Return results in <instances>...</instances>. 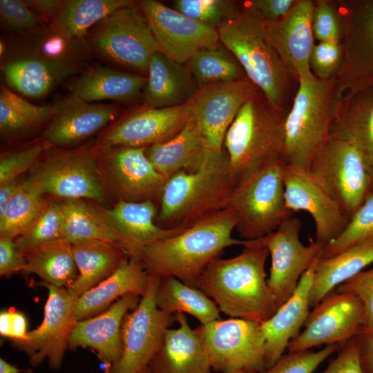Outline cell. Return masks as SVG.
<instances>
[{"label": "cell", "mask_w": 373, "mask_h": 373, "mask_svg": "<svg viewBox=\"0 0 373 373\" xmlns=\"http://www.w3.org/2000/svg\"><path fill=\"white\" fill-rule=\"evenodd\" d=\"M237 220L230 208L209 214L180 233L146 246L141 262L149 275L174 277L197 287L207 267L227 247L251 240L233 238Z\"/></svg>", "instance_id": "6da1fadb"}, {"label": "cell", "mask_w": 373, "mask_h": 373, "mask_svg": "<svg viewBox=\"0 0 373 373\" xmlns=\"http://www.w3.org/2000/svg\"><path fill=\"white\" fill-rule=\"evenodd\" d=\"M268 255L264 238L251 240L236 256L213 260L200 276L197 288L220 312L262 323L278 309L266 279Z\"/></svg>", "instance_id": "7a4b0ae2"}, {"label": "cell", "mask_w": 373, "mask_h": 373, "mask_svg": "<svg viewBox=\"0 0 373 373\" xmlns=\"http://www.w3.org/2000/svg\"><path fill=\"white\" fill-rule=\"evenodd\" d=\"M233 187L225 150L211 149L200 168L181 171L167 179L159 200L160 226L187 227L227 208Z\"/></svg>", "instance_id": "3957f363"}, {"label": "cell", "mask_w": 373, "mask_h": 373, "mask_svg": "<svg viewBox=\"0 0 373 373\" xmlns=\"http://www.w3.org/2000/svg\"><path fill=\"white\" fill-rule=\"evenodd\" d=\"M260 91L249 99L228 128L223 143L234 186L257 171L281 161L287 115Z\"/></svg>", "instance_id": "277c9868"}, {"label": "cell", "mask_w": 373, "mask_h": 373, "mask_svg": "<svg viewBox=\"0 0 373 373\" xmlns=\"http://www.w3.org/2000/svg\"><path fill=\"white\" fill-rule=\"evenodd\" d=\"M220 41L275 108L282 109L291 75L269 41L264 23L245 7L218 28Z\"/></svg>", "instance_id": "5b68a950"}, {"label": "cell", "mask_w": 373, "mask_h": 373, "mask_svg": "<svg viewBox=\"0 0 373 373\" xmlns=\"http://www.w3.org/2000/svg\"><path fill=\"white\" fill-rule=\"evenodd\" d=\"M291 110L286 116L281 162L309 168L329 137L338 99L336 77L321 80L300 77Z\"/></svg>", "instance_id": "8992f818"}, {"label": "cell", "mask_w": 373, "mask_h": 373, "mask_svg": "<svg viewBox=\"0 0 373 373\" xmlns=\"http://www.w3.org/2000/svg\"><path fill=\"white\" fill-rule=\"evenodd\" d=\"M283 168L278 161L232 189L227 207L234 212L236 229L244 240L262 238L292 216L285 203Z\"/></svg>", "instance_id": "52a82bcc"}, {"label": "cell", "mask_w": 373, "mask_h": 373, "mask_svg": "<svg viewBox=\"0 0 373 373\" xmlns=\"http://www.w3.org/2000/svg\"><path fill=\"white\" fill-rule=\"evenodd\" d=\"M22 185L64 200L86 198L104 202L97 153L91 149L46 151Z\"/></svg>", "instance_id": "ba28073f"}, {"label": "cell", "mask_w": 373, "mask_h": 373, "mask_svg": "<svg viewBox=\"0 0 373 373\" xmlns=\"http://www.w3.org/2000/svg\"><path fill=\"white\" fill-rule=\"evenodd\" d=\"M194 330L214 372L259 373L266 369L265 338L261 323L231 318L200 325Z\"/></svg>", "instance_id": "9c48e42d"}, {"label": "cell", "mask_w": 373, "mask_h": 373, "mask_svg": "<svg viewBox=\"0 0 373 373\" xmlns=\"http://www.w3.org/2000/svg\"><path fill=\"white\" fill-rule=\"evenodd\" d=\"M160 278L149 275L137 305L125 316L121 328L122 355L105 373H137L148 367L160 348L175 320V316L162 312L156 305Z\"/></svg>", "instance_id": "30bf717a"}, {"label": "cell", "mask_w": 373, "mask_h": 373, "mask_svg": "<svg viewBox=\"0 0 373 373\" xmlns=\"http://www.w3.org/2000/svg\"><path fill=\"white\" fill-rule=\"evenodd\" d=\"M309 169L333 193L349 220L373 192L363 155L345 139L329 135Z\"/></svg>", "instance_id": "8fae6325"}, {"label": "cell", "mask_w": 373, "mask_h": 373, "mask_svg": "<svg viewBox=\"0 0 373 373\" xmlns=\"http://www.w3.org/2000/svg\"><path fill=\"white\" fill-rule=\"evenodd\" d=\"M93 46L109 60L147 74L157 44L144 15L134 3L115 11L95 25Z\"/></svg>", "instance_id": "7c38bea8"}, {"label": "cell", "mask_w": 373, "mask_h": 373, "mask_svg": "<svg viewBox=\"0 0 373 373\" xmlns=\"http://www.w3.org/2000/svg\"><path fill=\"white\" fill-rule=\"evenodd\" d=\"M343 59L336 77L341 101L373 85V0L341 3Z\"/></svg>", "instance_id": "4fadbf2b"}, {"label": "cell", "mask_w": 373, "mask_h": 373, "mask_svg": "<svg viewBox=\"0 0 373 373\" xmlns=\"http://www.w3.org/2000/svg\"><path fill=\"white\" fill-rule=\"evenodd\" d=\"M146 149L100 146L97 150L102 180H106L118 200H160L167 179L151 163Z\"/></svg>", "instance_id": "5bb4252c"}, {"label": "cell", "mask_w": 373, "mask_h": 373, "mask_svg": "<svg viewBox=\"0 0 373 373\" xmlns=\"http://www.w3.org/2000/svg\"><path fill=\"white\" fill-rule=\"evenodd\" d=\"M283 177L287 207L293 213L304 211L312 216L315 240L325 245L336 238L350 220L324 182L309 168L284 164Z\"/></svg>", "instance_id": "9a60e30c"}, {"label": "cell", "mask_w": 373, "mask_h": 373, "mask_svg": "<svg viewBox=\"0 0 373 373\" xmlns=\"http://www.w3.org/2000/svg\"><path fill=\"white\" fill-rule=\"evenodd\" d=\"M302 227L301 220L291 216L263 237L271 258L267 284L278 308L291 296L313 261L321 257L325 247L316 240L304 245L300 239Z\"/></svg>", "instance_id": "2e32d148"}, {"label": "cell", "mask_w": 373, "mask_h": 373, "mask_svg": "<svg viewBox=\"0 0 373 373\" xmlns=\"http://www.w3.org/2000/svg\"><path fill=\"white\" fill-rule=\"evenodd\" d=\"M139 5L158 51L170 59L185 64L198 51L219 46L216 28L186 17L160 1L144 0Z\"/></svg>", "instance_id": "e0dca14e"}, {"label": "cell", "mask_w": 373, "mask_h": 373, "mask_svg": "<svg viewBox=\"0 0 373 373\" xmlns=\"http://www.w3.org/2000/svg\"><path fill=\"white\" fill-rule=\"evenodd\" d=\"M363 322L364 309L361 301L350 293L334 290L309 313L304 330L291 341L287 351L345 344L359 333Z\"/></svg>", "instance_id": "ac0fdd59"}, {"label": "cell", "mask_w": 373, "mask_h": 373, "mask_svg": "<svg viewBox=\"0 0 373 373\" xmlns=\"http://www.w3.org/2000/svg\"><path fill=\"white\" fill-rule=\"evenodd\" d=\"M39 285L48 289L42 323L28 332L25 340L13 341L14 347L27 354L32 366H38L47 361L52 369H59L77 322L74 316L75 299L66 287L43 282Z\"/></svg>", "instance_id": "d6986e66"}, {"label": "cell", "mask_w": 373, "mask_h": 373, "mask_svg": "<svg viewBox=\"0 0 373 373\" xmlns=\"http://www.w3.org/2000/svg\"><path fill=\"white\" fill-rule=\"evenodd\" d=\"M260 90L247 77L198 88L188 102L207 144L222 151L226 133L244 104Z\"/></svg>", "instance_id": "ffe728a7"}, {"label": "cell", "mask_w": 373, "mask_h": 373, "mask_svg": "<svg viewBox=\"0 0 373 373\" xmlns=\"http://www.w3.org/2000/svg\"><path fill=\"white\" fill-rule=\"evenodd\" d=\"M189 104L168 108L146 106L127 115L103 137L100 146L149 147L175 137L191 117Z\"/></svg>", "instance_id": "44dd1931"}, {"label": "cell", "mask_w": 373, "mask_h": 373, "mask_svg": "<svg viewBox=\"0 0 373 373\" xmlns=\"http://www.w3.org/2000/svg\"><path fill=\"white\" fill-rule=\"evenodd\" d=\"M96 210L119 239L130 258L140 259L144 248L155 241L175 235L185 227L166 229L157 224L156 205L153 200H118L111 209L94 204Z\"/></svg>", "instance_id": "7402d4cb"}, {"label": "cell", "mask_w": 373, "mask_h": 373, "mask_svg": "<svg viewBox=\"0 0 373 373\" xmlns=\"http://www.w3.org/2000/svg\"><path fill=\"white\" fill-rule=\"evenodd\" d=\"M314 1L297 0L281 19L264 23L267 36L291 74L297 78L313 75L309 58L315 44L312 28Z\"/></svg>", "instance_id": "603a6c76"}, {"label": "cell", "mask_w": 373, "mask_h": 373, "mask_svg": "<svg viewBox=\"0 0 373 373\" xmlns=\"http://www.w3.org/2000/svg\"><path fill=\"white\" fill-rule=\"evenodd\" d=\"M141 296L127 294L103 312L77 321L68 342V349L90 348L107 367L118 361L122 352L121 328L129 311L138 304Z\"/></svg>", "instance_id": "cb8c5ba5"}, {"label": "cell", "mask_w": 373, "mask_h": 373, "mask_svg": "<svg viewBox=\"0 0 373 373\" xmlns=\"http://www.w3.org/2000/svg\"><path fill=\"white\" fill-rule=\"evenodd\" d=\"M56 113L44 132L51 145L79 143L97 133L119 115L115 104L89 103L73 94L55 104Z\"/></svg>", "instance_id": "d4e9b609"}, {"label": "cell", "mask_w": 373, "mask_h": 373, "mask_svg": "<svg viewBox=\"0 0 373 373\" xmlns=\"http://www.w3.org/2000/svg\"><path fill=\"white\" fill-rule=\"evenodd\" d=\"M320 258L313 261L301 276L291 296L268 320L261 323L265 338L266 369L283 355L299 332L309 313V293Z\"/></svg>", "instance_id": "484cf974"}, {"label": "cell", "mask_w": 373, "mask_h": 373, "mask_svg": "<svg viewBox=\"0 0 373 373\" xmlns=\"http://www.w3.org/2000/svg\"><path fill=\"white\" fill-rule=\"evenodd\" d=\"M174 316L178 327L167 330L160 348L148 365L151 373H210L209 357L185 314Z\"/></svg>", "instance_id": "4316f807"}, {"label": "cell", "mask_w": 373, "mask_h": 373, "mask_svg": "<svg viewBox=\"0 0 373 373\" xmlns=\"http://www.w3.org/2000/svg\"><path fill=\"white\" fill-rule=\"evenodd\" d=\"M149 276L140 259L127 258L111 276L75 299V321L103 312L127 294L142 296L146 289Z\"/></svg>", "instance_id": "83f0119b"}, {"label": "cell", "mask_w": 373, "mask_h": 373, "mask_svg": "<svg viewBox=\"0 0 373 373\" xmlns=\"http://www.w3.org/2000/svg\"><path fill=\"white\" fill-rule=\"evenodd\" d=\"M143 92L145 106L168 108L187 104L198 86L186 67L156 52L151 57Z\"/></svg>", "instance_id": "f1b7e54d"}, {"label": "cell", "mask_w": 373, "mask_h": 373, "mask_svg": "<svg viewBox=\"0 0 373 373\" xmlns=\"http://www.w3.org/2000/svg\"><path fill=\"white\" fill-rule=\"evenodd\" d=\"M3 77L11 87L32 98L42 97L77 69L66 61L40 54L19 56L1 64Z\"/></svg>", "instance_id": "f546056e"}, {"label": "cell", "mask_w": 373, "mask_h": 373, "mask_svg": "<svg viewBox=\"0 0 373 373\" xmlns=\"http://www.w3.org/2000/svg\"><path fill=\"white\" fill-rule=\"evenodd\" d=\"M330 135L350 141L361 151L373 185V85L338 102Z\"/></svg>", "instance_id": "4dcf8cb0"}, {"label": "cell", "mask_w": 373, "mask_h": 373, "mask_svg": "<svg viewBox=\"0 0 373 373\" xmlns=\"http://www.w3.org/2000/svg\"><path fill=\"white\" fill-rule=\"evenodd\" d=\"M211 150L191 116L180 133L165 142L146 147V155L155 169L168 179L179 171L200 168Z\"/></svg>", "instance_id": "1f68e13d"}, {"label": "cell", "mask_w": 373, "mask_h": 373, "mask_svg": "<svg viewBox=\"0 0 373 373\" xmlns=\"http://www.w3.org/2000/svg\"><path fill=\"white\" fill-rule=\"evenodd\" d=\"M147 77L102 66L82 73L70 86L71 94L89 103L102 100L135 101L144 90Z\"/></svg>", "instance_id": "d6a6232c"}, {"label": "cell", "mask_w": 373, "mask_h": 373, "mask_svg": "<svg viewBox=\"0 0 373 373\" xmlns=\"http://www.w3.org/2000/svg\"><path fill=\"white\" fill-rule=\"evenodd\" d=\"M373 262V238L327 258H319L309 293V307L318 305L338 286Z\"/></svg>", "instance_id": "836d02e7"}, {"label": "cell", "mask_w": 373, "mask_h": 373, "mask_svg": "<svg viewBox=\"0 0 373 373\" xmlns=\"http://www.w3.org/2000/svg\"><path fill=\"white\" fill-rule=\"evenodd\" d=\"M77 278L66 287L76 299L111 276L127 258V254L108 242L86 240L72 245Z\"/></svg>", "instance_id": "e575fe53"}, {"label": "cell", "mask_w": 373, "mask_h": 373, "mask_svg": "<svg viewBox=\"0 0 373 373\" xmlns=\"http://www.w3.org/2000/svg\"><path fill=\"white\" fill-rule=\"evenodd\" d=\"M155 301L162 312L170 315L189 314L201 325L220 319L218 307L202 291L172 276L160 278Z\"/></svg>", "instance_id": "d590c367"}, {"label": "cell", "mask_w": 373, "mask_h": 373, "mask_svg": "<svg viewBox=\"0 0 373 373\" xmlns=\"http://www.w3.org/2000/svg\"><path fill=\"white\" fill-rule=\"evenodd\" d=\"M131 3L133 1L129 0L62 1L52 21L53 31L68 40L80 38L93 26Z\"/></svg>", "instance_id": "8d00e7d4"}, {"label": "cell", "mask_w": 373, "mask_h": 373, "mask_svg": "<svg viewBox=\"0 0 373 373\" xmlns=\"http://www.w3.org/2000/svg\"><path fill=\"white\" fill-rule=\"evenodd\" d=\"M24 255V272L36 274L46 284L66 287L78 276L72 244L63 239L43 245Z\"/></svg>", "instance_id": "74e56055"}, {"label": "cell", "mask_w": 373, "mask_h": 373, "mask_svg": "<svg viewBox=\"0 0 373 373\" xmlns=\"http://www.w3.org/2000/svg\"><path fill=\"white\" fill-rule=\"evenodd\" d=\"M59 204L63 217L61 239L72 245L86 240L108 242L122 249L118 238L94 204L82 199L64 200Z\"/></svg>", "instance_id": "f35d334b"}, {"label": "cell", "mask_w": 373, "mask_h": 373, "mask_svg": "<svg viewBox=\"0 0 373 373\" xmlns=\"http://www.w3.org/2000/svg\"><path fill=\"white\" fill-rule=\"evenodd\" d=\"M54 106H36L1 88L0 92V131L1 136H14L36 128L52 119Z\"/></svg>", "instance_id": "ab89813d"}, {"label": "cell", "mask_w": 373, "mask_h": 373, "mask_svg": "<svg viewBox=\"0 0 373 373\" xmlns=\"http://www.w3.org/2000/svg\"><path fill=\"white\" fill-rule=\"evenodd\" d=\"M186 64L198 88L247 77L243 75L245 72L234 56L219 46L198 51Z\"/></svg>", "instance_id": "60d3db41"}, {"label": "cell", "mask_w": 373, "mask_h": 373, "mask_svg": "<svg viewBox=\"0 0 373 373\" xmlns=\"http://www.w3.org/2000/svg\"><path fill=\"white\" fill-rule=\"evenodd\" d=\"M45 197L21 184L0 216V237L15 240L24 234L47 206L49 201Z\"/></svg>", "instance_id": "b9f144b4"}, {"label": "cell", "mask_w": 373, "mask_h": 373, "mask_svg": "<svg viewBox=\"0 0 373 373\" xmlns=\"http://www.w3.org/2000/svg\"><path fill=\"white\" fill-rule=\"evenodd\" d=\"M371 238H373V192L355 211L343 232L325 245L321 258L334 256Z\"/></svg>", "instance_id": "7bdbcfd3"}, {"label": "cell", "mask_w": 373, "mask_h": 373, "mask_svg": "<svg viewBox=\"0 0 373 373\" xmlns=\"http://www.w3.org/2000/svg\"><path fill=\"white\" fill-rule=\"evenodd\" d=\"M63 217L60 204L48 202L45 209L22 236L15 240L19 251L25 254L43 245L61 239Z\"/></svg>", "instance_id": "ee69618b"}, {"label": "cell", "mask_w": 373, "mask_h": 373, "mask_svg": "<svg viewBox=\"0 0 373 373\" xmlns=\"http://www.w3.org/2000/svg\"><path fill=\"white\" fill-rule=\"evenodd\" d=\"M173 6L184 16L217 29L238 10L226 0H175Z\"/></svg>", "instance_id": "f6af8a7d"}, {"label": "cell", "mask_w": 373, "mask_h": 373, "mask_svg": "<svg viewBox=\"0 0 373 373\" xmlns=\"http://www.w3.org/2000/svg\"><path fill=\"white\" fill-rule=\"evenodd\" d=\"M341 344L326 345L318 352L310 350L288 352L273 365L259 373H313L329 356L336 352Z\"/></svg>", "instance_id": "bcb514c9"}, {"label": "cell", "mask_w": 373, "mask_h": 373, "mask_svg": "<svg viewBox=\"0 0 373 373\" xmlns=\"http://www.w3.org/2000/svg\"><path fill=\"white\" fill-rule=\"evenodd\" d=\"M312 28L314 37L318 42L342 43L344 35L343 19L338 8L330 1L319 0L314 2Z\"/></svg>", "instance_id": "7dc6e473"}, {"label": "cell", "mask_w": 373, "mask_h": 373, "mask_svg": "<svg viewBox=\"0 0 373 373\" xmlns=\"http://www.w3.org/2000/svg\"><path fill=\"white\" fill-rule=\"evenodd\" d=\"M343 59L342 44L331 41L318 42L314 44L310 55V70L319 79H331L338 75Z\"/></svg>", "instance_id": "c3c4849f"}, {"label": "cell", "mask_w": 373, "mask_h": 373, "mask_svg": "<svg viewBox=\"0 0 373 373\" xmlns=\"http://www.w3.org/2000/svg\"><path fill=\"white\" fill-rule=\"evenodd\" d=\"M44 151L43 145L35 144L2 154L0 158V184L17 178L32 169Z\"/></svg>", "instance_id": "681fc988"}, {"label": "cell", "mask_w": 373, "mask_h": 373, "mask_svg": "<svg viewBox=\"0 0 373 373\" xmlns=\"http://www.w3.org/2000/svg\"><path fill=\"white\" fill-rule=\"evenodd\" d=\"M334 290L350 293L361 301L364 309V322L361 329L373 331V268L361 271Z\"/></svg>", "instance_id": "f907efd6"}, {"label": "cell", "mask_w": 373, "mask_h": 373, "mask_svg": "<svg viewBox=\"0 0 373 373\" xmlns=\"http://www.w3.org/2000/svg\"><path fill=\"white\" fill-rule=\"evenodd\" d=\"M26 1L1 0V24L8 30H29L40 23V19L32 11Z\"/></svg>", "instance_id": "816d5d0a"}, {"label": "cell", "mask_w": 373, "mask_h": 373, "mask_svg": "<svg viewBox=\"0 0 373 373\" xmlns=\"http://www.w3.org/2000/svg\"><path fill=\"white\" fill-rule=\"evenodd\" d=\"M321 373H364L360 361V343L357 336L350 339Z\"/></svg>", "instance_id": "f5cc1de1"}, {"label": "cell", "mask_w": 373, "mask_h": 373, "mask_svg": "<svg viewBox=\"0 0 373 373\" xmlns=\"http://www.w3.org/2000/svg\"><path fill=\"white\" fill-rule=\"evenodd\" d=\"M297 0H249L245 6L264 23L277 21L283 18Z\"/></svg>", "instance_id": "db71d44e"}, {"label": "cell", "mask_w": 373, "mask_h": 373, "mask_svg": "<svg viewBox=\"0 0 373 373\" xmlns=\"http://www.w3.org/2000/svg\"><path fill=\"white\" fill-rule=\"evenodd\" d=\"M25 255L17 249L15 240L0 237V275L8 277L13 274L25 271Z\"/></svg>", "instance_id": "11a10c76"}, {"label": "cell", "mask_w": 373, "mask_h": 373, "mask_svg": "<svg viewBox=\"0 0 373 373\" xmlns=\"http://www.w3.org/2000/svg\"><path fill=\"white\" fill-rule=\"evenodd\" d=\"M28 332L27 321L24 314L15 309L1 312V336L11 338L13 341H21L26 338Z\"/></svg>", "instance_id": "9f6ffc18"}, {"label": "cell", "mask_w": 373, "mask_h": 373, "mask_svg": "<svg viewBox=\"0 0 373 373\" xmlns=\"http://www.w3.org/2000/svg\"><path fill=\"white\" fill-rule=\"evenodd\" d=\"M360 343V361L364 373H373V331L361 329L356 335Z\"/></svg>", "instance_id": "6f0895ef"}, {"label": "cell", "mask_w": 373, "mask_h": 373, "mask_svg": "<svg viewBox=\"0 0 373 373\" xmlns=\"http://www.w3.org/2000/svg\"><path fill=\"white\" fill-rule=\"evenodd\" d=\"M62 1L55 0H34L26 1L30 8L36 10L45 19L51 22L55 19Z\"/></svg>", "instance_id": "680465c9"}, {"label": "cell", "mask_w": 373, "mask_h": 373, "mask_svg": "<svg viewBox=\"0 0 373 373\" xmlns=\"http://www.w3.org/2000/svg\"><path fill=\"white\" fill-rule=\"evenodd\" d=\"M22 181L19 178L0 184V216L6 211L10 201L19 189Z\"/></svg>", "instance_id": "91938a15"}, {"label": "cell", "mask_w": 373, "mask_h": 373, "mask_svg": "<svg viewBox=\"0 0 373 373\" xmlns=\"http://www.w3.org/2000/svg\"><path fill=\"white\" fill-rule=\"evenodd\" d=\"M23 371L3 358H0V373H19Z\"/></svg>", "instance_id": "94428289"}, {"label": "cell", "mask_w": 373, "mask_h": 373, "mask_svg": "<svg viewBox=\"0 0 373 373\" xmlns=\"http://www.w3.org/2000/svg\"><path fill=\"white\" fill-rule=\"evenodd\" d=\"M6 46L5 45V43L3 41H1L0 42V55L2 56L6 52Z\"/></svg>", "instance_id": "6125c7cd"}, {"label": "cell", "mask_w": 373, "mask_h": 373, "mask_svg": "<svg viewBox=\"0 0 373 373\" xmlns=\"http://www.w3.org/2000/svg\"><path fill=\"white\" fill-rule=\"evenodd\" d=\"M137 373H151V372L149 370V368L147 367L143 369L142 370L140 371Z\"/></svg>", "instance_id": "be15d7a7"}, {"label": "cell", "mask_w": 373, "mask_h": 373, "mask_svg": "<svg viewBox=\"0 0 373 373\" xmlns=\"http://www.w3.org/2000/svg\"><path fill=\"white\" fill-rule=\"evenodd\" d=\"M231 373H256L255 372H249V371H243V370H240V371H236V372H233Z\"/></svg>", "instance_id": "e7e4bbea"}]
</instances>
